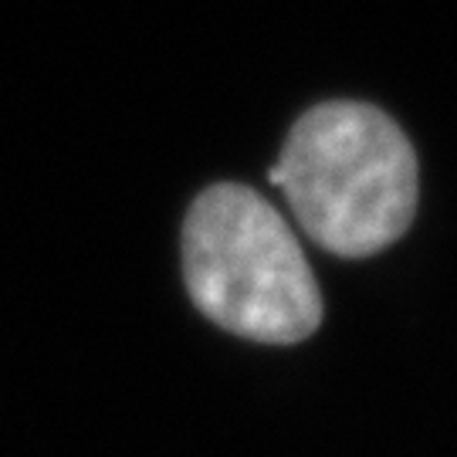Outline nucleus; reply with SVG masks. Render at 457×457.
Masks as SVG:
<instances>
[{
	"instance_id": "1",
	"label": "nucleus",
	"mask_w": 457,
	"mask_h": 457,
	"mask_svg": "<svg viewBox=\"0 0 457 457\" xmlns=\"http://www.w3.org/2000/svg\"><path fill=\"white\" fill-rule=\"evenodd\" d=\"M268 180L285 190L295 220L319 247L366 258L417 211V156L403 129L366 102H326L292 126Z\"/></svg>"
},
{
	"instance_id": "2",
	"label": "nucleus",
	"mask_w": 457,
	"mask_h": 457,
	"mask_svg": "<svg viewBox=\"0 0 457 457\" xmlns=\"http://www.w3.org/2000/svg\"><path fill=\"white\" fill-rule=\"evenodd\" d=\"M183 278L211 322L254 343H302L322 322V295L288 220L241 183H217L194 200Z\"/></svg>"
}]
</instances>
